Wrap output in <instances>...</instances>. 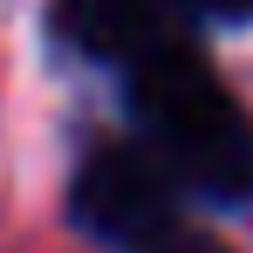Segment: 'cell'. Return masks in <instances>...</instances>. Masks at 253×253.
<instances>
[{"mask_svg":"<svg viewBox=\"0 0 253 253\" xmlns=\"http://www.w3.org/2000/svg\"><path fill=\"white\" fill-rule=\"evenodd\" d=\"M130 117L144 144L171 165L185 192L212 206H253V110L212 76V62L192 42H158L124 69Z\"/></svg>","mask_w":253,"mask_h":253,"instance_id":"6da1fadb","label":"cell"},{"mask_svg":"<svg viewBox=\"0 0 253 253\" xmlns=\"http://www.w3.org/2000/svg\"><path fill=\"white\" fill-rule=\"evenodd\" d=\"M178 199H185V185L171 178V165L144 137L96 144L76 165V185H69L76 226L103 247H124V253H144L165 233H178Z\"/></svg>","mask_w":253,"mask_h":253,"instance_id":"7a4b0ae2","label":"cell"},{"mask_svg":"<svg viewBox=\"0 0 253 253\" xmlns=\"http://www.w3.org/2000/svg\"><path fill=\"white\" fill-rule=\"evenodd\" d=\"M171 0H55V42L76 48L83 62L130 69L137 55L171 42Z\"/></svg>","mask_w":253,"mask_h":253,"instance_id":"3957f363","label":"cell"},{"mask_svg":"<svg viewBox=\"0 0 253 253\" xmlns=\"http://www.w3.org/2000/svg\"><path fill=\"white\" fill-rule=\"evenodd\" d=\"M178 14H192V21H226V28H240L253 21V0H171Z\"/></svg>","mask_w":253,"mask_h":253,"instance_id":"277c9868","label":"cell"},{"mask_svg":"<svg viewBox=\"0 0 253 253\" xmlns=\"http://www.w3.org/2000/svg\"><path fill=\"white\" fill-rule=\"evenodd\" d=\"M144 253H226V247H219L212 233H185V226H178V233H165L158 247H144Z\"/></svg>","mask_w":253,"mask_h":253,"instance_id":"5b68a950","label":"cell"}]
</instances>
